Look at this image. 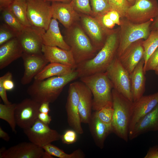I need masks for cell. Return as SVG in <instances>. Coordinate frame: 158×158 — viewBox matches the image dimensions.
I'll use <instances>...</instances> for the list:
<instances>
[{"label":"cell","instance_id":"cell-20","mask_svg":"<svg viewBox=\"0 0 158 158\" xmlns=\"http://www.w3.org/2000/svg\"><path fill=\"white\" fill-rule=\"evenodd\" d=\"M52 18L58 20L66 28L69 29L78 17L76 11L70 2L52 1Z\"/></svg>","mask_w":158,"mask_h":158},{"label":"cell","instance_id":"cell-25","mask_svg":"<svg viewBox=\"0 0 158 158\" xmlns=\"http://www.w3.org/2000/svg\"><path fill=\"white\" fill-rule=\"evenodd\" d=\"M43 44L52 47H57L62 49L69 50L70 47L66 42L62 35L57 20L52 18L47 30L43 37Z\"/></svg>","mask_w":158,"mask_h":158},{"label":"cell","instance_id":"cell-26","mask_svg":"<svg viewBox=\"0 0 158 158\" xmlns=\"http://www.w3.org/2000/svg\"><path fill=\"white\" fill-rule=\"evenodd\" d=\"M82 22L92 40L94 46L97 50L101 49L104 44L103 42L102 25L97 18L88 16H85L82 17Z\"/></svg>","mask_w":158,"mask_h":158},{"label":"cell","instance_id":"cell-27","mask_svg":"<svg viewBox=\"0 0 158 158\" xmlns=\"http://www.w3.org/2000/svg\"><path fill=\"white\" fill-rule=\"evenodd\" d=\"M75 69L63 64L56 63H49L34 78V80H42L55 76L68 74Z\"/></svg>","mask_w":158,"mask_h":158},{"label":"cell","instance_id":"cell-45","mask_svg":"<svg viewBox=\"0 0 158 158\" xmlns=\"http://www.w3.org/2000/svg\"><path fill=\"white\" fill-rule=\"evenodd\" d=\"M0 138L7 142L10 139V137L8 133L4 130L1 126L0 127Z\"/></svg>","mask_w":158,"mask_h":158},{"label":"cell","instance_id":"cell-49","mask_svg":"<svg viewBox=\"0 0 158 158\" xmlns=\"http://www.w3.org/2000/svg\"><path fill=\"white\" fill-rule=\"evenodd\" d=\"M155 73L158 76V66L154 70Z\"/></svg>","mask_w":158,"mask_h":158},{"label":"cell","instance_id":"cell-9","mask_svg":"<svg viewBox=\"0 0 158 158\" xmlns=\"http://www.w3.org/2000/svg\"><path fill=\"white\" fill-rule=\"evenodd\" d=\"M158 13L156 0H137L128 8L124 18L133 23L140 24L153 19Z\"/></svg>","mask_w":158,"mask_h":158},{"label":"cell","instance_id":"cell-38","mask_svg":"<svg viewBox=\"0 0 158 158\" xmlns=\"http://www.w3.org/2000/svg\"><path fill=\"white\" fill-rule=\"evenodd\" d=\"M77 134L74 130H68L61 135L60 139L64 144L67 145L72 144L77 141Z\"/></svg>","mask_w":158,"mask_h":158},{"label":"cell","instance_id":"cell-7","mask_svg":"<svg viewBox=\"0 0 158 158\" xmlns=\"http://www.w3.org/2000/svg\"><path fill=\"white\" fill-rule=\"evenodd\" d=\"M113 88L133 102L130 74L116 56L106 71Z\"/></svg>","mask_w":158,"mask_h":158},{"label":"cell","instance_id":"cell-32","mask_svg":"<svg viewBox=\"0 0 158 158\" xmlns=\"http://www.w3.org/2000/svg\"><path fill=\"white\" fill-rule=\"evenodd\" d=\"M1 15L4 23L19 34L25 27L17 19L8 8L1 11Z\"/></svg>","mask_w":158,"mask_h":158},{"label":"cell","instance_id":"cell-1","mask_svg":"<svg viewBox=\"0 0 158 158\" xmlns=\"http://www.w3.org/2000/svg\"><path fill=\"white\" fill-rule=\"evenodd\" d=\"M78 78V73L75 70L64 75L34 80L28 87L27 92L31 98L40 104L45 102L52 103L57 99L64 87Z\"/></svg>","mask_w":158,"mask_h":158},{"label":"cell","instance_id":"cell-15","mask_svg":"<svg viewBox=\"0 0 158 158\" xmlns=\"http://www.w3.org/2000/svg\"><path fill=\"white\" fill-rule=\"evenodd\" d=\"M23 60L24 71L21 80L22 85L30 83L49 62L43 53L28 54L23 53L21 57Z\"/></svg>","mask_w":158,"mask_h":158},{"label":"cell","instance_id":"cell-31","mask_svg":"<svg viewBox=\"0 0 158 158\" xmlns=\"http://www.w3.org/2000/svg\"><path fill=\"white\" fill-rule=\"evenodd\" d=\"M16 103L9 104H0V118L6 121L12 131L16 133L17 125L15 119V111Z\"/></svg>","mask_w":158,"mask_h":158},{"label":"cell","instance_id":"cell-29","mask_svg":"<svg viewBox=\"0 0 158 158\" xmlns=\"http://www.w3.org/2000/svg\"><path fill=\"white\" fill-rule=\"evenodd\" d=\"M142 45L144 51V68L150 56L158 47V30H151L148 37L142 42Z\"/></svg>","mask_w":158,"mask_h":158},{"label":"cell","instance_id":"cell-14","mask_svg":"<svg viewBox=\"0 0 158 158\" xmlns=\"http://www.w3.org/2000/svg\"><path fill=\"white\" fill-rule=\"evenodd\" d=\"M79 96L73 83L69 86L66 105L67 120L69 125L78 134H82L84 131L78 109Z\"/></svg>","mask_w":158,"mask_h":158},{"label":"cell","instance_id":"cell-39","mask_svg":"<svg viewBox=\"0 0 158 158\" xmlns=\"http://www.w3.org/2000/svg\"><path fill=\"white\" fill-rule=\"evenodd\" d=\"M158 66V47L153 52L148 59L144 71L145 74L147 71L154 70Z\"/></svg>","mask_w":158,"mask_h":158},{"label":"cell","instance_id":"cell-19","mask_svg":"<svg viewBox=\"0 0 158 158\" xmlns=\"http://www.w3.org/2000/svg\"><path fill=\"white\" fill-rule=\"evenodd\" d=\"M42 52L49 63H56L68 66L75 69L77 65L71 50H67L57 47L43 44Z\"/></svg>","mask_w":158,"mask_h":158},{"label":"cell","instance_id":"cell-18","mask_svg":"<svg viewBox=\"0 0 158 158\" xmlns=\"http://www.w3.org/2000/svg\"><path fill=\"white\" fill-rule=\"evenodd\" d=\"M156 131H158V103L136 123L129 135V139L133 140L145 133Z\"/></svg>","mask_w":158,"mask_h":158},{"label":"cell","instance_id":"cell-36","mask_svg":"<svg viewBox=\"0 0 158 158\" xmlns=\"http://www.w3.org/2000/svg\"><path fill=\"white\" fill-rule=\"evenodd\" d=\"M95 111L100 121L107 125L111 126L114 113L113 107H106Z\"/></svg>","mask_w":158,"mask_h":158},{"label":"cell","instance_id":"cell-24","mask_svg":"<svg viewBox=\"0 0 158 158\" xmlns=\"http://www.w3.org/2000/svg\"><path fill=\"white\" fill-rule=\"evenodd\" d=\"M144 64L143 58L130 74L133 102L138 100L143 96L145 92L146 78L144 71Z\"/></svg>","mask_w":158,"mask_h":158},{"label":"cell","instance_id":"cell-40","mask_svg":"<svg viewBox=\"0 0 158 158\" xmlns=\"http://www.w3.org/2000/svg\"><path fill=\"white\" fill-rule=\"evenodd\" d=\"M144 158H158V145L150 147Z\"/></svg>","mask_w":158,"mask_h":158},{"label":"cell","instance_id":"cell-28","mask_svg":"<svg viewBox=\"0 0 158 158\" xmlns=\"http://www.w3.org/2000/svg\"><path fill=\"white\" fill-rule=\"evenodd\" d=\"M27 0H14L8 8L18 20L25 27L31 26L27 16Z\"/></svg>","mask_w":158,"mask_h":158},{"label":"cell","instance_id":"cell-33","mask_svg":"<svg viewBox=\"0 0 158 158\" xmlns=\"http://www.w3.org/2000/svg\"><path fill=\"white\" fill-rule=\"evenodd\" d=\"M92 15L97 17L102 16L112 10L108 0H90Z\"/></svg>","mask_w":158,"mask_h":158},{"label":"cell","instance_id":"cell-6","mask_svg":"<svg viewBox=\"0 0 158 158\" xmlns=\"http://www.w3.org/2000/svg\"><path fill=\"white\" fill-rule=\"evenodd\" d=\"M72 34V37H68L65 41L71 48L77 65L93 58L97 50L83 30L76 27Z\"/></svg>","mask_w":158,"mask_h":158},{"label":"cell","instance_id":"cell-16","mask_svg":"<svg viewBox=\"0 0 158 158\" xmlns=\"http://www.w3.org/2000/svg\"><path fill=\"white\" fill-rule=\"evenodd\" d=\"M158 103V91L152 94L143 96L138 101L133 102L129 135L139 120L151 111Z\"/></svg>","mask_w":158,"mask_h":158},{"label":"cell","instance_id":"cell-47","mask_svg":"<svg viewBox=\"0 0 158 158\" xmlns=\"http://www.w3.org/2000/svg\"><path fill=\"white\" fill-rule=\"evenodd\" d=\"M48 1H59L64 3H68L71 0H46Z\"/></svg>","mask_w":158,"mask_h":158},{"label":"cell","instance_id":"cell-11","mask_svg":"<svg viewBox=\"0 0 158 158\" xmlns=\"http://www.w3.org/2000/svg\"><path fill=\"white\" fill-rule=\"evenodd\" d=\"M23 130L30 142L42 147L61 138V135L56 130L38 119L31 127Z\"/></svg>","mask_w":158,"mask_h":158},{"label":"cell","instance_id":"cell-21","mask_svg":"<svg viewBox=\"0 0 158 158\" xmlns=\"http://www.w3.org/2000/svg\"><path fill=\"white\" fill-rule=\"evenodd\" d=\"M23 51L17 37L13 38L0 46V69L21 57Z\"/></svg>","mask_w":158,"mask_h":158},{"label":"cell","instance_id":"cell-46","mask_svg":"<svg viewBox=\"0 0 158 158\" xmlns=\"http://www.w3.org/2000/svg\"><path fill=\"white\" fill-rule=\"evenodd\" d=\"M150 30H158V13L150 26Z\"/></svg>","mask_w":158,"mask_h":158},{"label":"cell","instance_id":"cell-12","mask_svg":"<svg viewBox=\"0 0 158 158\" xmlns=\"http://www.w3.org/2000/svg\"><path fill=\"white\" fill-rule=\"evenodd\" d=\"M45 30L32 25L25 27L17 37L23 53L28 54H42V37Z\"/></svg>","mask_w":158,"mask_h":158},{"label":"cell","instance_id":"cell-34","mask_svg":"<svg viewBox=\"0 0 158 158\" xmlns=\"http://www.w3.org/2000/svg\"><path fill=\"white\" fill-rule=\"evenodd\" d=\"M112 10L117 11L120 18H124L128 8L131 5L127 0H108Z\"/></svg>","mask_w":158,"mask_h":158},{"label":"cell","instance_id":"cell-35","mask_svg":"<svg viewBox=\"0 0 158 158\" xmlns=\"http://www.w3.org/2000/svg\"><path fill=\"white\" fill-rule=\"evenodd\" d=\"M19 34L5 24H1L0 26V45L13 38L17 37Z\"/></svg>","mask_w":158,"mask_h":158},{"label":"cell","instance_id":"cell-23","mask_svg":"<svg viewBox=\"0 0 158 158\" xmlns=\"http://www.w3.org/2000/svg\"><path fill=\"white\" fill-rule=\"evenodd\" d=\"M90 132L96 145L101 149L103 148L105 140L112 131L111 126L102 122L97 116L95 112L92 115L88 123Z\"/></svg>","mask_w":158,"mask_h":158},{"label":"cell","instance_id":"cell-37","mask_svg":"<svg viewBox=\"0 0 158 158\" xmlns=\"http://www.w3.org/2000/svg\"><path fill=\"white\" fill-rule=\"evenodd\" d=\"M90 0H72L70 2L74 9L86 15H92Z\"/></svg>","mask_w":158,"mask_h":158},{"label":"cell","instance_id":"cell-4","mask_svg":"<svg viewBox=\"0 0 158 158\" xmlns=\"http://www.w3.org/2000/svg\"><path fill=\"white\" fill-rule=\"evenodd\" d=\"M114 113L111 127L112 132L126 142L129 139V127L133 102L114 89L112 90Z\"/></svg>","mask_w":158,"mask_h":158},{"label":"cell","instance_id":"cell-17","mask_svg":"<svg viewBox=\"0 0 158 158\" xmlns=\"http://www.w3.org/2000/svg\"><path fill=\"white\" fill-rule=\"evenodd\" d=\"M73 83L78 95V109L81 122L88 124L92 115V94L89 88L81 81Z\"/></svg>","mask_w":158,"mask_h":158},{"label":"cell","instance_id":"cell-2","mask_svg":"<svg viewBox=\"0 0 158 158\" xmlns=\"http://www.w3.org/2000/svg\"><path fill=\"white\" fill-rule=\"evenodd\" d=\"M119 40L115 33L109 35L98 52L92 59L77 65L79 78L104 72L116 56Z\"/></svg>","mask_w":158,"mask_h":158},{"label":"cell","instance_id":"cell-3","mask_svg":"<svg viewBox=\"0 0 158 158\" xmlns=\"http://www.w3.org/2000/svg\"><path fill=\"white\" fill-rule=\"evenodd\" d=\"M80 78L92 94V110L97 111L106 107H112L113 85L106 71Z\"/></svg>","mask_w":158,"mask_h":158},{"label":"cell","instance_id":"cell-5","mask_svg":"<svg viewBox=\"0 0 158 158\" xmlns=\"http://www.w3.org/2000/svg\"><path fill=\"white\" fill-rule=\"evenodd\" d=\"M153 20L140 24L133 23L126 18L120 20L121 30L116 55L118 58L132 44L148 37L150 32V26Z\"/></svg>","mask_w":158,"mask_h":158},{"label":"cell","instance_id":"cell-22","mask_svg":"<svg viewBox=\"0 0 158 158\" xmlns=\"http://www.w3.org/2000/svg\"><path fill=\"white\" fill-rule=\"evenodd\" d=\"M142 42L140 40L134 42L118 58L130 74L143 58L144 51Z\"/></svg>","mask_w":158,"mask_h":158},{"label":"cell","instance_id":"cell-13","mask_svg":"<svg viewBox=\"0 0 158 158\" xmlns=\"http://www.w3.org/2000/svg\"><path fill=\"white\" fill-rule=\"evenodd\" d=\"M43 148L30 142H23L7 149L2 148L0 158H47Z\"/></svg>","mask_w":158,"mask_h":158},{"label":"cell","instance_id":"cell-30","mask_svg":"<svg viewBox=\"0 0 158 158\" xmlns=\"http://www.w3.org/2000/svg\"><path fill=\"white\" fill-rule=\"evenodd\" d=\"M44 150L52 156L59 158H84L85 155L80 149H78L70 154H67L62 150L51 143L42 147Z\"/></svg>","mask_w":158,"mask_h":158},{"label":"cell","instance_id":"cell-8","mask_svg":"<svg viewBox=\"0 0 158 158\" xmlns=\"http://www.w3.org/2000/svg\"><path fill=\"white\" fill-rule=\"evenodd\" d=\"M27 16L31 25L46 30L51 19V5L46 0H27Z\"/></svg>","mask_w":158,"mask_h":158},{"label":"cell","instance_id":"cell-10","mask_svg":"<svg viewBox=\"0 0 158 158\" xmlns=\"http://www.w3.org/2000/svg\"><path fill=\"white\" fill-rule=\"evenodd\" d=\"M40 104L31 98L17 104L15 111L17 125L23 130L31 127L38 119Z\"/></svg>","mask_w":158,"mask_h":158},{"label":"cell","instance_id":"cell-44","mask_svg":"<svg viewBox=\"0 0 158 158\" xmlns=\"http://www.w3.org/2000/svg\"><path fill=\"white\" fill-rule=\"evenodd\" d=\"M49 103V102H45L41 104L39 109L40 112L48 114L50 110Z\"/></svg>","mask_w":158,"mask_h":158},{"label":"cell","instance_id":"cell-42","mask_svg":"<svg viewBox=\"0 0 158 158\" xmlns=\"http://www.w3.org/2000/svg\"><path fill=\"white\" fill-rule=\"evenodd\" d=\"M38 119L42 122L49 125L51 121V117L48 114L40 112L38 115Z\"/></svg>","mask_w":158,"mask_h":158},{"label":"cell","instance_id":"cell-43","mask_svg":"<svg viewBox=\"0 0 158 158\" xmlns=\"http://www.w3.org/2000/svg\"><path fill=\"white\" fill-rule=\"evenodd\" d=\"M14 0H0V10L8 8L13 2Z\"/></svg>","mask_w":158,"mask_h":158},{"label":"cell","instance_id":"cell-48","mask_svg":"<svg viewBox=\"0 0 158 158\" xmlns=\"http://www.w3.org/2000/svg\"><path fill=\"white\" fill-rule=\"evenodd\" d=\"M132 5L134 4L137 0H127Z\"/></svg>","mask_w":158,"mask_h":158},{"label":"cell","instance_id":"cell-41","mask_svg":"<svg viewBox=\"0 0 158 158\" xmlns=\"http://www.w3.org/2000/svg\"><path fill=\"white\" fill-rule=\"evenodd\" d=\"M111 19L115 24L120 25L121 22L120 17L119 14L116 11L111 10L107 13Z\"/></svg>","mask_w":158,"mask_h":158}]
</instances>
